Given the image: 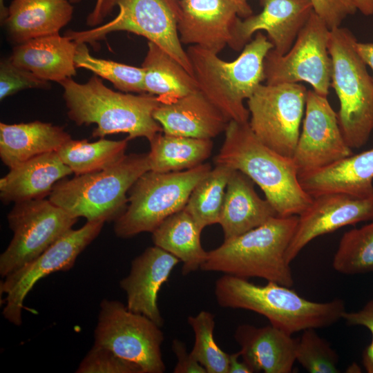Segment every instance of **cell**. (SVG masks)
I'll list each match as a JSON object with an SVG mask.
<instances>
[{
	"label": "cell",
	"mask_w": 373,
	"mask_h": 373,
	"mask_svg": "<svg viewBox=\"0 0 373 373\" xmlns=\"http://www.w3.org/2000/svg\"><path fill=\"white\" fill-rule=\"evenodd\" d=\"M272 325H239L234 334L240 356L254 372L291 373L296 361L298 339Z\"/></svg>",
	"instance_id": "44dd1931"
},
{
	"label": "cell",
	"mask_w": 373,
	"mask_h": 373,
	"mask_svg": "<svg viewBox=\"0 0 373 373\" xmlns=\"http://www.w3.org/2000/svg\"><path fill=\"white\" fill-rule=\"evenodd\" d=\"M8 8L5 6L4 0H0V18L3 21L7 17Z\"/></svg>",
	"instance_id": "bcb514c9"
},
{
	"label": "cell",
	"mask_w": 373,
	"mask_h": 373,
	"mask_svg": "<svg viewBox=\"0 0 373 373\" xmlns=\"http://www.w3.org/2000/svg\"><path fill=\"white\" fill-rule=\"evenodd\" d=\"M298 216L294 236L286 251L290 264L312 240L349 224L373 220V195L358 198L341 193L313 198Z\"/></svg>",
	"instance_id": "e0dca14e"
},
{
	"label": "cell",
	"mask_w": 373,
	"mask_h": 373,
	"mask_svg": "<svg viewBox=\"0 0 373 373\" xmlns=\"http://www.w3.org/2000/svg\"><path fill=\"white\" fill-rule=\"evenodd\" d=\"M342 319L348 325L363 326L372 334L371 343L364 349L362 354V362L367 373H373V300L368 301L358 312H345Z\"/></svg>",
	"instance_id": "ab89813d"
},
{
	"label": "cell",
	"mask_w": 373,
	"mask_h": 373,
	"mask_svg": "<svg viewBox=\"0 0 373 373\" xmlns=\"http://www.w3.org/2000/svg\"><path fill=\"white\" fill-rule=\"evenodd\" d=\"M178 30L182 44L219 54L230 47L237 21L253 15L247 0H178Z\"/></svg>",
	"instance_id": "2e32d148"
},
{
	"label": "cell",
	"mask_w": 373,
	"mask_h": 373,
	"mask_svg": "<svg viewBox=\"0 0 373 373\" xmlns=\"http://www.w3.org/2000/svg\"><path fill=\"white\" fill-rule=\"evenodd\" d=\"M332 266L335 271L348 275L373 271V220L343 235Z\"/></svg>",
	"instance_id": "d6a6232c"
},
{
	"label": "cell",
	"mask_w": 373,
	"mask_h": 373,
	"mask_svg": "<svg viewBox=\"0 0 373 373\" xmlns=\"http://www.w3.org/2000/svg\"><path fill=\"white\" fill-rule=\"evenodd\" d=\"M145 93L157 96L162 104H169L199 90L195 77L166 51L148 41L142 65Z\"/></svg>",
	"instance_id": "83f0119b"
},
{
	"label": "cell",
	"mask_w": 373,
	"mask_h": 373,
	"mask_svg": "<svg viewBox=\"0 0 373 373\" xmlns=\"http://www.w3.org/2000/svg\"><path fill=\"white\" fill-rule=\"evenodd\" d=\"M271 49L267 37L259 31L232 61L196 45L190 46L186 53L199 90L229 121L246 123L250 115L244 102L265 80L264 61Z\"/></svg>",
	"instance_id": "277c9868"
},
{
	"label": "cell",
	"mask_w": 373,
	"mask_h": 373,
	"mask_svg": "<svg viewBox=\"0 0 373 373\" xmlns=\"http://www.w3.org/2000/svg\"><path fill=\"white\" fill-rule=\"evenodd\" d=\"M59 84L68 117L78 126L96 124L93 137L123 133L128 135V140L145 137L150 142L162 132L153 115L161 104L157 96L114 91L95 75L85 84H79L72 77Z\"/></svg>",
	"instance_id": "7a4b0ae2"
},
{
	"label": "cell",
	"mask_w": 373,
	"mask_h": 373,
	"mask_svg": "<svg viewBox=\"0 0 373 373\" xmlns=\"http://www.w3.org/2000/svg\"><path fill=\"white\" fill-rule=\"evenodd\" d=\"M311 1L314 12L330 30L340 27L347 16L354 15L357 10L353 0Z\"/></svg>",
	"instance_id": "f35d334b"
},
{
	"label": "cell",
	"mask_w": 373,
	"mask_h": 373,
	"mask_svg": "<svg viewBox=\"0 0 373 373\" xmlns=\"http://www.w3.org/2000/svg\"><path fill=\"white\" fill-rule=\"evenodd\" d=\"M73 13L69 0H12L3 23L10 40L19 44L59 33Z\"/></svg>",
	"instance_id": "484cf974"
},
{
	"label": "cell",
	"mask_w": 373,
	"mask_h": 373,
	"mask_svg": "<svg viewBox=\"0 0 373 373\" xmlns=\"http://www.w3.org/2000/svg\"><path fill=\"white\" fill-rule=\"evenodd\" d=\"M303 189L312 198L341 193L358 198L373 195V147L318 170L298 175Z\"/></svg>",
	"instance_id": "7402d4cb"
},
{
	"label": "cell",
	"mask_w": 373,
	"mask_h": 373,
	"mask_svg": "<svg viewBox=\"0 0 373 373\" xmlns=\"http://www.w3.org/2000/svg\"><path fill=\"white\" fill-rule=\"evenodd\" d=\"M233 171L227 166L216 164L193 189L184 209L202 230L219 222L227 185Z\"/></svg>",
	"instance_id": "1f68e13d"
},
{
	"label": "cell",
	"mask_w": 373,
	"mask_h": 373,
	"mask_svg": "<svg viewBox=\"0 0 373 373\" xmlns=\"http://www.w3.org/2000/svg\"><path fill=\"white\" fill-rule=\"evenodd\" d=\"M187 322L195 336L191 352L195 359L207 373H228L229 354L224 352L214 339V315L202 310L195 316H189Z\"/></svg>",
	"instance_id": "e575fe53"
},
{
	"label": "cell",
	"mask_w": 373,
	"mask_h": 373,
	"mask_svg": "<svg viewBox=\"0 0 373 373\" xmlns=\"http://www.w3.org/2000/svg\"><path fill=\"white\" fill-rule=\"evenodd\" d=\"M104 224L87 221L81 228L70 229L36 258L3 278L0 284V292L6 294L3 316L20 326L24 300L34 285L52 273L70 269L78 256L98 236Z\"/></svg>",
	"instance_id": "5bb4252c"
},
{
	"label": "cell",
	"mask_w": 373,
	"mask_h": 373,
	"mask_svg": "<svg viewBox=\"0 0 373 373\" xmlns=\"http://www.w3.org/2000/svg\"><path fill=\"white\" fill-rule=\"evenodd\" d=\"M262 10L240 18L233 30L230 48L240 50L257 32H267L273 50L285 54L314 12L311 0H259Z\"/></svg>",
	"instance_id": "ac0fdd59"
},
{
	"label": "cell",
	"mask_w": 373,
	"mask_h": 373,
	"mask_svg": "<svg viewBox=\"0 0 373 373\" xmlns=\"http://www.w3.org/2000/svg\"><path fill=\"white\" fill-rule=\"evenodd\" d=\"M74 61L77 68L92 71L95 75L111 82L122 92L146 93L144 71L142 67L95 57L90 54L85 43H77Z\"/></svg>",
	"instance_id": "836d02e7"
},
{
	"label": "cell",
	"mask_w": 373,
	"mask_h": 373,
	"mask_svg": "<svg viewBox=\"0 0 373 373\" xmlns=\"http://www.w3.org/2000/svg\"><path fill=\"white\" fill-rule=\"evenodd\" d=\"M77 45L66 35H46L18 44L9 59L43 80L60 83L76 75Z\"/></svg>",
	"instance_id": "603a6c76"
},
{
	"label": "cell",
	"mask_w": 373,
	"mask_h": 373,
	"mask_svg": "<svg viewBox=\"0 0 373 373\" xmlns=\"http://www.w3.org/2000/svg\"><path fill=\"white\" fill-rule=\"evenodd\" d=\"M157 324L117 300L100 303L94 344L106 347L137 365L142 373H163L161 346L164 336Z\"/></svg>",
	"instance_id": "30bf717a"
},
{
	"label": "cell",
	"mask_w": 373,
	"mask_h": 373,
	"mask_svg": "<svg viewBox=\"0 0 373 373\" xmlns=\"http://www.w3.org/2000/svg\"><path fill=\"white\" fill-rule=\"evenodd\" d=\"M128 138L110 140L100 138L94 142L87 140H69L57 151L62 162L75 175L98 171L121 160L126 154Z\"/></svg>",
	"instance_id": "4dcf8cb0"
},
{
	"label": "cell",
	"mask_w": 373,
	"mask_h": 373,
	"mask_svg": "<svg viewBox=\"0 0 373 373\" xmlns=\"http://www.w3.org/2000/svg\"><path fill=\"white\" fill-rule=\"evenodd\" d=\"M355 5L363 15L370 16L373 15V0H353Z\"/></svg>",
	"instance_id": "f6af8a7d"
},
{
	"label": "cell",
	"mask_w": 373,
	"mask_h": 373,
	"mask_svg": "<svg viewBox=\"0 0 373 373\" xmlns=\"http://www.w3.org/2000/svg\"><path fill=\"white\" fill-rule=\"evenodd\" d=\"M296 361L310 373H338V355L315 329L303 331L298 339Z\"/></svg>",
	"instance_id": "d590c367"
},
{
	"label": "cell",
	"mask_w": 373,
	"mask_h": 373,
	"mask_svg": "<svg viewBox=\"0 0 373 373\" xmlns=\"http://www.w3.org/2000/svg\"><path fill=\"white\" fill-rule=\"evenodd\" d=\"M202 231L184 208L166 218L152 232V240L154 245L177 257L183 263L182 274L187 275L200 269L207 256L201 245Z\"/></svg>",
	"instance_id": "f1b7e54d"
},
{
	"label": "cell",
	"mask_w": 373,
	"mask_h": 373,
	"mask_svg": "<svg viewBox=\"0 0 373 373\" xmlns=\"http://www.w3.org/2000/svg\"><path fill=\"white\" fill-rule=\"evenodd\" d=\"M356 48L365 64L370 67L373 73V43L357 41ZM372 77L373 81V75Z\"/></svg>",
	"instance_id": "7bdbcfd3"
},
{
	"label": "cell",
	"mask_w": 373,
	"mask_h": 373,
	"mask_svg": "<svg viewBox=\"0 0 373 373\" xmlns=\"http://www.w3.org/2000/svg\"><path fill=\"white\" fill-rule=\"evenodd\" d=\"M148 171V153L125 155L102 170L59 180L48 199L77 218L115 221L127 207L130 189Z\"/></svg>",
	"instance_id": "8992f818"
},
{
	"label": "cell",
	"mask_w": 373,
	"mask_h": 373,
	"mask_svg": "<svg viewBox=\"0 0 373 373\" xmlns=\"http://www.w3.org/2000/svg\"><path fill=\"white\" fill-rule=\"evenodd\" d=\"M172 350L177 358L174 373H207L205 368L188 352L185 344L179 339L172 342Z\"/></svg>",
	"instance_id": "60d3db41"
},
{
	"label": "cell",
	"mask_w": 373,
	"mask_h": 373,
	"mask_svg": "<svg viewBox=\"0 0 373 373\" xmlns=\"http://www.w3.org/2000/svg\"><path fill=\"white\" fill-rule=\"evenodd\" d=\"M211 170L203 163L188 170L159 173L148 171L128 191V204L114 221V232L121 238L153 232L166 218L182 210L196 184Z\"/></svg>",
	"instance_id": "9c48e42d"
},
{
	"label": "cell",
	"mask_w": 373,
	"mask_h": 373,
	"mask_svg": "<svg viewBox=\"0 0 373 373\" xmlns=\"http://www.w3.org/2000/svg\"><path fill=\"white\" fill-rule=\"evenodd\" d=\"M329 32L314 11L285 54L279 55L272 49L267 53L264 61L266 84L305 82L315 92L327 97L332 75Z\"/></svg>",
	"instance_id": "4fadbf2b"
},
{
	"label": "cell",
	"mask_w": 373,
	"mask_h": 373,
	"mask_svg": "<svg viewBox=\"0 0 373 373\" xmlns=\"http://www.w3.org/2000/svg\"><path fill=\"white\" fill-rule=\"evenodd\" d=\"M240 352L229 354L228 373H252L253 370L242 360L239 361Z\"/></svg>",
	"instance_id": "b9f144b4"
},
{
	"label": "cell",
	"mask_w": 373,
	"mask_h": 373,
	"mask_svg": "<svg viewBox=\"0 0 373 373\" xmlns=\"http://www.w3.org/2000/svg\"><path fill=\"white\" fill-rule=\"evenodd\" d=\"M71 139L64 127L34 121L0 123V157L10 169L36 156L57 151Z\"/></svg>",
	"instance_id": "4316f807"
},
{
	"label": "cell",
	"mask_w": 373,
	"mask_h": 373,
	"mask_svg": "<svg viewBox=\"0 0 373 373\" xmlns=\"http://www.w3.org/2000/svg\"><path fill=\"white\" fill-rule=\"evenodd\" d=\"M153 117L168 135L212 139L225 131L229 119L200 90L160 104Z\"/></svg>",
	"instance_id": "ffe728a7"
},
{
	"label": "cell",
	"mask_w": 373,
	"mask_h": 373,
	"mask_svg": "<svg viewBox=\"0 0 373 373\" xmlns=\"http://www.w3.org/2000/svg\"><path fill=\"white\" fill-rule=\"evenodd\" d=\"M214 294L220 307L254 312L291 335L307 329L329 327L342 319L345 312V303L340 298L314 302L291 287L274 282L258 285L229 274L216 281Z\"/></svg>",
	"instance_id": "3957f363"
},
{
	"label": "cell",
	"mask_w": 373,
	"mask_h": 373,
	"mask_svg": "<svg viewBox=\"0 0 373 373\" xmlns=\"http://www.w3.org/2000/svg\"><path fill=\"white\" fill-rule=\"evenodd\" d=\"M148 153L150 171L178 172L204 163L211 154V139L157 133L150 142Z\"/></svg>",
	"instance_id": "f546056e"
},
{
	"label": "cell",
	"mask_w": 373,
	"mask_h": 373,
	"mask_svg": "<svg viewBox=\"0 0 373 373\" xmlns=\"http://www.w3.org/2000/svg\"><path fill=\"white\" fill-rule=\"evenodd\" d=\"M357 41L346 28L329 32L331 87L339 100V126L352 149L365 145L373 131V81L357 52Z\"/></svg>",
	"instance_id": "52a82bcc"
},
{
	"label": "cell",
	"mask_w": 373,
	"mask_h": 373,
	"mask_svg": "<svg viewBox=\"0 0 373 373\" xmlns=\"http://www.w3.org/2000/svg\"><path fill=\"white\" fill-rule=\"evenodd\" d=\"M75 372L142 373V371L137 365L122 358L111 350L94 344Z\"/></svg>",
	"instance_id": "8d00e7d4"
},
{
	"label": "cell",
	"mask_w": 373,
	"mask_h": 373,
	"mask_svg": "<svg viewBox=\"0 0 373 373\" xmlns=\"http://www.w3.org/2000/svg\"><path fill=\"white\" fill-rule=\"evenodd\" d=\"M327 97L307 90L302 131L293 155L298 175L352 155Z\"/></svg>",
	"instance_id": "9a60e30c"
},
{
	"label": "cell",
	"mask_w": 373,
	"mask_h": 373,
	"mask_svg": "<svg viewBox=\"0 0 373 373\" xmlns=\"http://www.w3.org/2000/svg\"><path fill=\"white\" fill-rule=\"evenodd\" d=\"M215 164L238 170L257 184L279 216H299L313 198L301 186L292 157L284 156L263 144L249 122L230 120Z\"/></svg>",
	"instance_id": "6da1fadb"
},
{
	"label": "cell",
	"mask_w": 373,
	"mask_h": 373,
	"mask_svg": "<svg viewBox=\"0 0 373 373\" xmlns=\"http://www.w3.org/2000/svg\"><path fill=\"white\" fill-rule=\"evenodd\" d=\"M180 260L154 245L146 248L131 262L129 274L119 281L126 294V307L143 314L160 327L164 325L157 304L159 291Z\"/></svg>",
	"instance_id": "d6986e66"
},
{
	"label": "cell",
	"mask_w": 373,
	"mask_h": 373,
	"mask_svg": "<svg viewBox=\"0 0 373 373\" xmlns=\"http://www.w3.org/2000/svg\"><path fill=\"white\" fill-rule=\"evenodd\" d=\"M48 81L15 65L10 59H2L0 64V99L26 88H47Z\"/></svg>",
	"instance_id": "74e56055"
},
{
	"label": "cell",
	"mask_w": 373,
	"mask_h": 373,
	"mask_svg": "<svg viewBox=\"0 0 373 373\" xmlns=\"http://www.w3.org/2000/svg\"><path fill=\"white\" fill-rule=\"evenodd\" d=\"M253 183L243 173L232 171L218 222L224 240L242 234L278 216L268 200L257 194Z\"/></svg>",
	"instance_id": "d4e9b609"
},
{
	"label": "cell",
	"mask_w": 373,
	"mask_h": 373,
	"mask_svg": "<svg viewBox=\"0 0 373 373\" xmlns=\"http://www.w3.org/2000/svg\"><path fill=\"white\" fill-rule=\"evenodd\" d=\"M7 218L13 236L0 256L3 278L41 254L78 220L45 198L15 203Z\"/></svg>",
	"instance_id": "8fae6325"
},
{
	"label": "cell",
	"mask_w": 373,
	"mask_h": 373,
	"mask_svg": "<svg viewBox=\"0 0 373 373\" xmlns=\"http://www.w3.org/2000/svg\"><path fill=\"white\" fill-rule=\"evenodd\" d=\"M70 3H75L79 2L81 0H69ZM104 0H97L95 3V6L93 10V11L88 15L87 17L86 22L88 26H92L93 27H95L97 26V17L99 13V11L101 10V8L102 6Z\"/></svg>",
	"instance_id": "ee69618b"
},
{
	"label": "cell",
	"mask_w": 373,
	"mask_h": 373,
	"mask_svg": "<svg viewBox=\"0 0 373 373\" xmlns=\"http://www.w3.org/2000/svg\"><path fill=\"white\" fill-rule=\"evenodd\" d=\"M298 216H276L263 224L224 240L207 251L200 269L243 278H260L291 287L294 278L286 251L295 232Z\"/></svg>",
	"instance_id": "5b68a950"
},
{
	"label": "cell",
	"mask_w": 373,
	"mask_h": 373,
	"mask_svg": "<svg viewBox=\"0 0 373 373\" xmlns=\"http://www.w3.org/2000/svg\"><path fill=\"white\" fill-rule=\"evenodd\" d=\"M73 173L56 151L46 153L10 169L0 179L3 202L44 198L59 180Z\"/></svg>",
	"instance_id": "cb8c5ba5"
},
{
	"label": "cell",
	"mask_w": 373,
	"mask_h": 373,
	"mask_svg": "<svg viewBox=\"0 0 373 373\" xmlns=\"http://www.w3.org/2000/svg\"><path fill=\"white\" fill-rule=\"evenodd\" d=\"M115 6L119 12L108 23L88 30H69L66 35L76 43L91 44L113 32H132L160 46L193 76L178 33V0H104L97 24Z\"/></svg>",
	"instance_id": "ba28073f"
},
{
	"label": "cell",
	"mask_w": 373,
	"mask_h": 373,
	"mask_svg": "<svg viewBox=\"0 0 373 373\" xmlns=\"http://www.w3.org/2000/svg\"><path fill=\"white\" fill-rule=\"evenodd\" d=\"M307 90L298 83L260 84L247 99L249 124L277 153L292 157L300 136Z\"/></svg>",
	"instance_id": "7c38bea8"
}]
</instances>
